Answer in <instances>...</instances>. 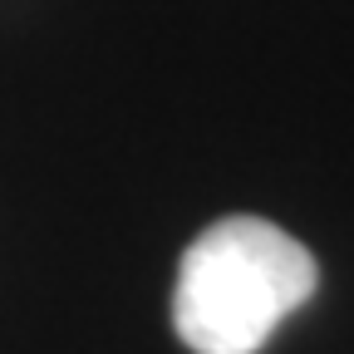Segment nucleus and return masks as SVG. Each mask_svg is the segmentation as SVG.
Masks as SVG:
<instances>
[{"label": "nucleus", "instance_id": "1", "mask_svg": "<svg viewBox=\"0 0 354 354\" xmlns=\"http://www.w3.org/2000/svg\"><path fill=\"white\" fill-rule=\"evenodd\" d=\"M320 266L266 216H221L183 251L172 325L192 354H256L315 295Z\"/></svg>", "mask_w": 354, "mask_h": 354}]
</instances>
